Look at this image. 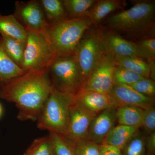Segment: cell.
Listing matches in <instances>:
<instances>
[{"label": "cell", "instance_id": "obj_1", "mask_svg": "<svg viewBox=\"0 0 155 155\" xmlns=\"http://www.w3.org/2000/svg\"><path fill=\"white\" fill-rule=\"evenodd\" d=\"M52 88L48 70L25 72L0 83V98L15 104L19 120L37 121Z\"/></svg>", "mask_w": 155, "mask_h": 155}, {"label": "cell", "instance_id": "obj_2", "mask_svg": "<svg viewBox=\"0 0 155 155\" xmlns=\"http://www.w3.org/2000/svg\"><path fill=\"white\" fill-rule=\"evenodd\" d=\"M92 25L88 17L69 18L48 25L42 34L55 57L74 55L85 32Z\"/></svg>", "mask_w": 155, "mask_h": 155}, {"label": "cell", "instance_id": "obj_3", "mask_svg": "<svg viewBox=\"0 0 155 155\" xmlns=\"http://www.w3.org/2000/svg\"><path fill=\"white\" fill-rule=\"evenodd\" d=\"M155 5L139 2L127 10L112 15L107 20L111 29L132 38L146 35L154 28Z\"/></svg>", "mask_w": 155, "mask_h": 155}, {"label": "cell", "instance_id": "obj_4", "mask_svg": "<svg viewBox=\"0 0 155 155\" xmlns=\"http://www.w3.org/2000/svg\"><path fill=\"white\" fill-rule=\"evenodd\" d=\"M53 88L75 97L84 88L81 72L75 55L57 56L48 69Z\"/></svg>", "mask_w": 155, "mask_h": 155}, {"label": "cell", "instance_id": "obj_5", "mask_svg": "<svg viewBox=\"0 0 155 155\" xmlns=\"http://www.w3.org/2000/svg\"><path fill=\"white\" fill-rule=\"evenodd\" d=\"M74 98L52 87L37 120L39 129L66 137L69 128V106Z\"/></svg>", "mask_w": 155, "mask_h": 155}, {"label": "cell", "instance_id": "obj_6", "mask_svg": "<svg viewBox=\"0 0 155 155\" xmlns=\"http://www.w3.org/2000/svg\"><path fill=\"white\" fill-rule=\"evenodd\" d=\"M106 51L101 29L90 28L87 31L74 53L84 86L97 62Z\"/></svg>", "mask_w": 155, "mask_h": 155}, {"label": "cell", "instance_id": "obj_7", "mask_svg": "<svg viewBox=\"0 0 155 155\" xmlns=\"http://www.w3.org/2000/svg\"><path fill=\"white\" fill-rule=\"evenodd\" d=\"M54 55L48 43L41 33L27 31V37L21 68L25 72L47 71Z\"/></svg>", "mask_w": 155, "mask_h": 155}, {"label": "cell", "instance_id": "obj_8", "mask_svg": "<svg viewBox=\"0 0 155 155\" xmlns=\"http://www.w3.org/2000/svg\"><path fill=\"white\" fill-rule=\"evenodd\" d=\"M117 67L115 58L106 51L97 62L83 89L110 94L114 86V74Z\"/></svg>", "mask_w": 155, "mask_h": 155}, {"label": "cell", "instance_id": "obj_9", "mask_svg": "<svg viewBox=\"0 0 155 155\" xmlns=\"http://www.w3.org/2000/svg\"><path fill=\"white\" fill-rule=\"evenodd\" d=\"M13 15L27 31L42 34L48 25L39 1L16 2Z\"/></svg>", "mask_w": 155, "mask_h": 155}, {"label": "cell", "instance_id": "obj_10", "mask_svg": "<svg viewBox=\"0 0 155 155\" xmlns=\"http://www.w3.org/2000/svg\"><path fill=\"white\" fill-rule=\"evenodd\" d=\"M97 115L73 99L69 106V128L66 138L72 142L86 140L89 127Z\"/></svg>", "mask_w": 155, "mask_h": 155}, {"label": "cell", "instance_id": "obj_11", "mask_svg": "<svg viewBox=\"0 0 155 155\" xmlns=\"http://www.w3.org/2000/svg\"><path fill=\"white\" fill-rule=\"evenodd\" d=\"M116 108L111 107L97 114L89 127L87 140L102 144L108 134L116 126Z\"/></svg>", "mask_w": 155, "mask_h": 155}, {"label": "cell", "instance_id": "obj_12", "mask_svg": "<svg viewBox=\"0 0 155 155\" xmlns=\"http://www.w3.org/2000/svg\"><path fill=\"white\" fill-rule=\"evenodd\" d=\"M101 31L106 50L114 58L138 57L136 43L127 40L112 29L101 28Z\"/></svg>", "mask_w": 155, "mask_h": 155}, {"label": "cell", "instance_id": "obj_13", "mask_svg": "<svg viewBox=\"0 0 155 155\" xmlns=\"http://www.w3.org/2000/svg\"><path fill=\"white\" fill-rule=\"evenodd\" d=\"M110 94L116 102L117 107L128 106L144 109L155 104V99L140 94L128 85H114Z\"/></svg>", "mask_w": 155, "mask_h": 155}, {"label": "cell", "instance_id": "obj_14", "mask_svg": "<svg viewBox=\"0 0 155 155\" xmlns=\"http://www.w3.org/2000/svg\"><path fill=\"white\" fill-rule=\"evenodd\" d=\"M74 100L78 104L96 114L111 107H117L110 94L82 89L75 96Z\"/></svg>", "mask_w": 155, "mask_h": 155}, {"label": "cell", "instance_id": "obj_15", "mask_svg": "<svg viewBox=\"0 0 155 155\" xmlns=\"http://www.w3.org/2000/svg\"><path fill=\"white\" fill-rule=\"evenodd\" d=\"M140 128L118 125L108 134L102 144L115 147L122 151Z\"/></svg>", "mask_w": 155, "mask_h": 155}, {"label": "cell", "instance_id": "obj_16", "mask_svg": "<svg viewBox=\"0 0 155 155\" xmlns=\"http://www.w3.org/2000/svg\"><path fill=\"white\" fill-rule=\"evenodd\" d=\"M125 3L119 0L97 1L87 15L92 25L99 23L112 12L122 9L125 5Z\"/></svg>", "mask_w": 155, "mask_h": 155}, {"label": "cell", "instance_id": "obj_17", "mask_svg": "<svg viewBox=\"0 0 155 155\" xmlns=\"http://www.w3.org/2000/svg\"><path fill=\"white\" fill-rule=\"evenodd\" d=\"M143 110L133 106H120L116 108V121L119 125L140 128L142 127Z\"/></svg>", "mask_w": 155, "mask_h": 155}, {"label": "cell", "instance_id": "obj_18", "mask_svg": "<svg viewBox=\"0 0 155 155\" xmlns=\"http://www.w3.org/2000/svg\"><path fill=\"white\" fill-rule=\"evenodd\" d=\"M0 34L2 36L10 37L26 43L27 31L13 14H0Z\"/></svg>", "mask_w": 155, "mask_h": 155}, {"label": "cell", "instance_id": "obj_19", "mask_svg": "<svg viewBox=\"0 0 155 155\" xmlns=\"http://www.w3.org/2000/svg\"><path fill=\"white\" fill-rule=\"evenodd\" d=\"M25 73L8 55L0 38V83H5Z\"/></svg>", "mask_w": 155, "mask_h": 155}, {"label": "cell", "instance_id": "obj_20", "mask_svg": "<svg viewBox=\"0 0 155 155\" xmlns=\"http://www.w3.org/2000/svg\"><path fill=\"white\" fill-rule=\"evenodd\" d=\"M39 2L48 23H53L69 19L63 1L41 0Z\"/></svg>", "mask_w": 155, "mask_h": 155}, {"label": "cell", "instance_id": "obj_21", "mask_svg": "<svg viewBox=\"0 0 155 155\" xmlns=\"http://www.w3.org/2000/svg\"><path fill=\"white\" fill-rule=\"evenodd\" d=\"M2 45L8 55L20 68L22 67L26 43L10 37H1Z\"/></svg>", "mask_w": 155, "mask_h": 155}, {"label": "cell", "instance_id": "obj_22", "mask_svg": "<svg viewBox=\"0 0 155 155\" xmlns=\"http://www.w3.org/2000/svg\"><path fill=\"white\" fill-rule=\"evenodd\" d=\"M114 58L117 66L130 70L142 77L150 78L151 70L149 64L141 58L129 57Z\"/></svg>", "mask_w": 155, "mask_h": 155}, {"label": "cell", "instance_id": "obj_23", "mask_svg": "<svg viewBox=\"0 0 155 155\" xmlns=\"http://www.w3.org/2000/svg\"><path fill=\"white\" fill-rule=\"evenodd\" d=\"M97 1L96 0H64V8L69 18L87 17Z\"/></svg>", "mask_w": 155, "mask_h": 155}, {"label": "cell", "instance_id": "obj_24", "mask_svg": "<svg viewBox=\"0 0 155 155\" xmlns=\"http://www.w3.org/2000/svg\"><path fill=\"white\" fill-rule=\"evenodd\" d=\"M145 134L139 130L121 151L122 155H148Z\"/></svg>", "mask_w": 155, "mask_h": 155}, {"label": "cell", "instance_id": "obj_25", "mask_svg": "<svg viewBox=\"0 0 155 155\" xmlns=\"http://www.w3.org/2000/svg\"><path fill=\"white\" fill-rule=\"evenodd\" d=\"M30 155H56L49 135L35 140L27 149Z\"/></svg>", "mask_w": 155, "mask_h": 155}, {"label": "cell", "instance_id": "obj_26", "mask_svg": "<svg viewBox=\"0 0 155 155\" xmlns=\"http://www.w3.org/2000/svg\"><path fill=\"white\" fill-rule=\"evenodd\" d=\"M143 78L135 72L119 66L116 67L114 74V85L129 86Z\"/></svg>", "mask_w": 155, "mask_h": 155}, {"label": "cell", "instance_id": "obj_27", "mask_svg": "<svg viewBox=\"0 0 155 155\" xmlns=\"http://www.w3.org/2000/svg\"><path fill=\"white\" fill-rule=\"evenodd\" d=\"M49 135L54 144L56 155H75L73 144L69 140L54 132H49Z\"/></svg>", "mask_w": 155, "mask_h": 155}, {"label": "cell", "instance_id": "obj_28", "mask_svg": "<svg viewBox=\"0 0 155 155\" xmlns=\"http://www.w3.org/2000/svg\"><path fill=\"white\" fill-rule=\"evenodd\" d=\"M136 43L138 58H145L147 60H155L154 37H147Z\"/></svg>", "mask_w": 155, "mask_h": 155}, {"label": "cell", "instance_id": "obj_29", "mask_svg": "<svg viewBox=\"0 0 155 155\" xmlns=\"http://www.w3.org/2000/svg\"><path fill=\"white\" fill-rule=\"evenodd\" d=\"M75 155H99L100 146L87 140L72 142Z\"/></svg>", "mask_w": 155, "mask_h": 155}, {"label": "cell", "instance_id": "obj_30", "mask_svg": "<svg viewBox=\"0 0 155 155\" xmlns=\"http://www.w3.org/2000/svg\"><path fill=\"white\" fill-rule=\"evenodd\" d=\"M129 86L140 94L155 99V81L150 78H144Z\"/></svg>", "mask_w": 155, "mask_h": 155}, {"label": "cell", "instance_id": "obj_31", "mask_svg": "<svg viewBox=\"0 0 155 155\" xmlns=\"http://www.w3.org/2000/svg\"><path fill=\"white\" fill-rule=\"evenodd\" d=\"M142 127L143 128L144 133L148 135L153 133L155 130V104L143 109Z\"/></svg>", "mask_w": 155, "mask_h": 155}, {"label": "cell", "instance_id": "obj_32", "mask_svg": "<svg viewBox=\"0 0 155 155\" xmlns=\"http://www.w3.org/2000/svg\"><path fill=\"white\" fill-rule=\"evenodd\" d=\"M145 141L148 155H155V132L146 135Z\"/></svg>", "mask_w": 155, "mask_h": 155}, {"label": "cell", "instance_id": "obj_33", "mask_svg": "<svg viewBox=\"0 0 155 155\" xmlns=\"http://www.w3.org/2000/svg\"><path fill=\"white\" fill-rule=\"evenodd\" d=\"M99 155H122L121 151L119 149L107 144L100 146Z\"/></svg>", "mask_w": 155, "mask_h": 155}, {"label": "cell", "instance_id": "obj_34", "mask_svg": "<svg viewBox=\"0 0 155 155\" xmlns=\"http://www.w3.org/2000/svg\"><path fill=\"white\" fill-rule=\"evenodd\" d=\"M3 112V110L2 106V104H0V118L2 117V115Z\"/></svg>", "mask_w": 155, "mask_h": 155}, {"label": "cell", "instance_id": "obj_35", "mask_svg": "<svg viewBox=\"0 0 155 155\" xmlns=\"http://www.w3.org/2000/svg\"><path fill=\"white\" fill-rule=\"evenodd\" d=\"M22 155H30V153H29V152H28L27 150L26 151V152H25Z\"/></svg>", "mask_w": 155, "mask_h": 155}]
</instances>
